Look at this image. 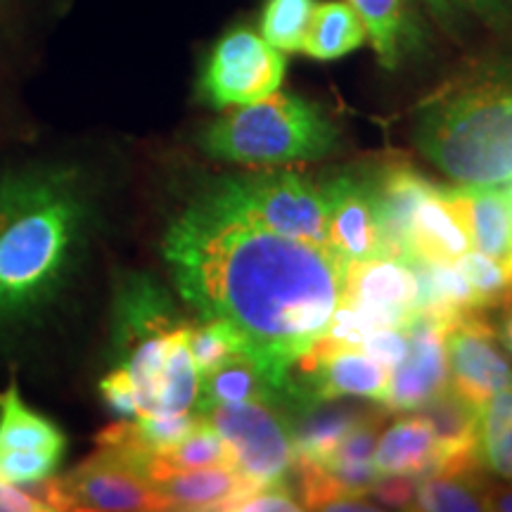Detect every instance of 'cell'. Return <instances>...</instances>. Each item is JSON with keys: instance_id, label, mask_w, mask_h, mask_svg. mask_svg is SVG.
<instances>
[{"instance_id": "cell-1", "label": "cell", "mask_w": 512, "mask_h": 512, "mask_svg": "<svg viewBox=\"0 0 512 512\" xmlns=\"http://www.w3.org/2000/svg\"><path fill=\"white\" fill-rule=\"evenodd\" d=\"M162 254L200 320H226L287 399L294 363L325 335L342 302L347 261L247 216L216 183L171 219Z\"/></svg>"}, {"instance_id": "cell-2", "label": "cell", "mask_w": 512, "mask_h": 512, "mask_svg": "<svg viewBox=\"0 0 512 512\" xmlns=\"http://www.w3.org/2000/svg\"><path fill=\"white\" fill-rule=\"evenodd\" d=\"M88 202L72 169L0 176V325L34 318L72 273Z\"/></svg>"}, {"instance_id": "cell-3", "label": "cell", "mask_w": 512, "mask_h": 512, "mask_svg": "<svg viewBox=\"0 0 512 512\" xmlns=\"http://www.w3.org/2000/svg\"><path fill=\"white\" fill-rule=\"evenodd\" d=\"M415 143L458 185H510L512 76L484 74L432 95L415 114Z\"/></svg>"}, {"instance_id": "cell-4", "label": "cell", "mask_w": 512, "mask_h": 512, "mask_svg": "<svg viewBox=\"0 0 512 512\" xmlns=\"http://www.w3.org/2000/svg\"><path fill=\"white\" fill-rule=\"evenodd\" d=\"M337 136V126L316 102L275 91L214 121L200 145L223 162L273 166L325 157Z\"/></svg>"}, {"instance_id": "cell-5", "label": "cell", "mask_w": 512, "mask_h": 512, "mask_svg": "<svg viewBox=\"0 0 512 512\" xmlns=\"http://www.w3.org/2000/svg\"><path fill=\"white\" fill-rule=\"evenodd\" d=\"M152 453L131 446L100 444L72 472L38 482L36 491L50 510H169L147 475Z\"/></svg>"}, {"instance_id": "cell-6", "label": "cell", "mask_w": 512, "mask_h": 512, "mask_svg": "<svg viewBox=\"0 0 512 512\" xmlns=\"http://www.w3.org/2000/svg\"><path fill=\"white\" fill-rule=\"evenodd\" d=\"M216 185L230 202L238 204L261 226L285 238L330 247L328 209L323 195L320 188L304 181L299 174L271 171V174L228 176L219 178Z\"/></svg>"}, {"instance_id": "cell-7", "label": "cell", "mask_w": 512, "mask_h": 512, "mask_svg": "<svg viewBox=\"0 0 512 512\" xmlns=\"http://www.w3.org/2000/svg\"><path fill=\"white\" fill-rule=\"evenodd\" d=\"M197 413L226 439L235 467L252 482H280L294 465L290 413L275 403H223L197 408Z\"/></svg>"}, {"instance_id": "cell-8", "label": "cell", "mask_w": 512, "mask_h": 512, "mask_svg": "<svg viewBox=\"0 0 512 512\" xmlns=\"http://www.w3.org/2000/svg\"><path fill=\"white\" fill-rule=\"evenodd\" d=\"M285 53L247 27L216 41L200 76V95L216 110L264 100L285 79Z\"/></svg>"}, {"instance_id": "cell-9", "label": "cell", "mask_w": 512, "mask_h": 512, "mask_svg": "<svg viewBox=\"0 0 512 512\" xmlns=\"http://www.w3.org/2000/svg\"><path fill=\"white\" fill-rule=\"evenodd\" d=\"M456 318L434 311H415L406 320L408 354L389 373L387 399L382 406L394 413H413L451 382L446 358V330Z\"/></svg>"}, {"instance_id": "cell-10", "label": "cell", "mask_w": 512, "mask_h": 512, "mask_svg": "<svg viewBox=\"0 0 512 512\" xmlns=\"http://www.w3.org/2000/svg\"><path fill=\"white\" fill-rule=\"evenodd\" d=\"M446 358L451 384L477 406L512 384V366L498 349V332L484 309H467L446 330Z\"/></svg>"}, {"instance_id": "cell-11", "label": "cell", "mask_w": 512, "mask_h": 512, "mask_svg": "<svg viewBox=\"0 0 512 512\" xmlns=\"http://www.w3.org/2000/svg\"><path fill=\"white\" fill-rule=\"evenodd\" d=\"M342 302L366 316L373 328H403L418 311V278L403 256H375L347 268Z\"/></svg>"}, {"instance_id": "cell-12", "label": "cell", "mask_w": 512, "mask_h": 512, "mask_svg": "<svg viewBox=\"0 0 512 512\" xmlns=\"http://www.w3.org/2000/svg\"><path fill=\"white\" fill-rule=\"evenodd\" d=\"M147 475L169 510H235L261 486L242 475L235 465L171 470L157 463L155 453L147 463Z\"/></svg>"}, {"instance_id": "cell-13", "label": "cell", "mask_w": 512, "mask_h": 512, "mask_svg": "<svg viewBox=\"0 0 512 512\" xmlns=\"http://www.w3.org/2000/svg\"><path fill=\"white\" fill-rule=\"evenodd\" d=\"M328 209L330 247L347 264L382 256L380 226L366 181L344 174L320 188Z\"/></svg>"}, {"instance_id": "cell-14", "label": "cell", "mask_w": 512, "mask_h": 512, "mask_svg": "<svg viewBox=\"0 0 512 512\" xmlns=\"http://www.w3.org/2000/svg\"><path fill=\"white\" fill-rule=\"evenodd\" d=\"M185 325L171 297L150 275L133 273L119 285L114 299V351L121 361L128 351L150 337Z\"/></svg>"}, {"instance_id": "cell-15", "label": "cell", "mask_w": 512, "mask_h": 512, "mask_svg": "<svg viewBox=\"0 0 512 512\" xmlns=\"http://www.w3.org/2000/svg\"><path fill=\"white\" fill-rule=\"evenodd\" d=\"M368 188L380 226L382 256H406L415 211L437 190V185L422 178L411 166L392 164L377 176L375 183H368Z\"/></svg>"}, {"instance_id": "cell-16", "label": "cell", "mask_w": 512, "mask_h": 512, "mask_svg": "<svg viewBox=\"0 0 512 512\" xmlns=\"http://www.w3.org/2000/svg\"><path fill=\"white\" fill-rule=\"evenodd\" d=\"M363 24L382 67L396 69L425 46V27L420 24L413 0H349Z\"/></svg>"}, {"instance_id": "cell-17", "label": "cell", "mask_w": 512, "mask_h": 512, "mask_svg": "<svg viewBox=\"0 0 512 512\" xmlns=\"http://www.w3.org/2000/svg\"><path fill=\"white\" fill-rule=\"evenodd\" d=\"M470 249V233L456 202L448 195V188L437 185V190L415 211L406 256H418L432 264H456Z\"/></svg>"}, {"instance_id": "cell-18", "label": "cell", "mask_w": 512, "mask_h": 512, "mask_svg": "<svg viewBox=\"0 0 512 512\" xmlns=\"http://www.w3.org/2000/svg\"><path fill=\"white\" fill-rule=\"evenodd\" d=\"M413 413L430 427L434 439H437L441 456H444L439 470L456 463V460L482 458L479 456L482 406H477V403H472L467 396L460 394L451 382Z\"/></svg>"}, {"instance_id": "cell-19", "label": "cell", "mask_w": 512, "mask_h": 512, "mask_svg": "<svg viewBox=\"0 0 512 512\" xmlns=\"http://www.w3.org/2000/svg\"><path fill=\"white\" fill-rule=\"evenodd\" d=\"M375 408L349 406V403H337V399L297 406V413L290 418L294 460L325 463L339 446V441L347 437L358 422L366 420Z\"/></svg>"}, {"instance_id": "cell-20", "label": "cell", "mask_w": 512, "mask_h": 512, "mask_svg": "<svg viewBox=\"0 0 512 512\" xmlns=\"http://www.w3.org/2000/svg\"><path fill=\"white\" fill-rule=\"evenodd\" d=\"M448 195L463 216L472 249L498 261L512 256V226L505 192L498 188L458 185L448 188Z\"/></svg>"}, {"instance_id": "cell-21", "label": "cell", "mask_w": 512, "mask_h": 512, "mask_svg": "<svg viewBox=\"0 0 512 512\" xmlns=\"http://www.w3.org/2000/svg\"><path fill=\"white\" fill-rule=\"evenodd\" d=\"M441 448L430 427L418 415L396 420L387 432L377 439L373 463L380 475L430 477L439 470Z\"/></svg>"}, {"instance_id": "cell-22", "label": "cell", "mask_w": 512, "mask_h": 512, "mask_svg": "<svg viewBox=\"0 0 512 512\" xmlns=\"http://www.w3.org/2000/svg\"><path fill=\"white\" fill-rule=\"evenodd\" d=\"M285 399L252 356H238L219 368L200 375V396L195 408L223 406V403H278Z\"/></svg>"}, {"instance_id": "cell-23", "label": "cell", "mask_w": 512, "mask_h": 512, "mask_svg": "<svg viewBox=\"0 0 512 512\" xmlns=\"http://www.w3.org/2000/svg\"><path fill=\"white\" fill-rule=\"evenodd\" d=\"M368 41L366 24L349 0H328L313 10L302 53L330 62L354 53Z\"/></svg>"}, {"instance_id": "cell-24", "label": "cell", "mask_w": 512, "mask_h": 512, "mask_svg": "<svg viewBox=\"0 0 512 512\" xmlns=\"http://www.w3.org/2000/svg\"><path fill=\"white\" fill-rule=\"evenodd\" d=\"M0 451H67L60 427L24 403L15 380L0 392Z\"/></svg>"}, {"instance_id": "cell-25", "label": "cell", "mask_w": 512, "mask_h": 512, "mask_svg": "<svg viewBox=\"0 0 512 512\" xmlns=\"http://www.w3.org/2000/svg\"><path fill=\"white\" fill-rule=\"evenodd\" d=\"M479 467L437 472V475L418 479L413 508L427 512L486 510V489H489V482H484L479 477Z\"/></svg>"}, {"instance_id": "cell-26", "label": "cell", "mask_w": 512, "mask_h": 512, "mask_svg": "<svg viewBox=\"0 0 512 512\" xmlns=\"http://www.w3.org/2000/svg\"><path fill=\"white\" fill-rule=\"evenodd\" d=\"M200 396V370L188 351V325L176 332L155 392V415L190 413Z\"/></svg>"}, {"instance_id": "cell-27", "label": "cell", "mask_w": 512, "mask_h": 512, "mask_svg": "<svg viewBox=\"0 0 512 512\" xmlns=\"http://www.w3.org/2000/svg\"><path fill=\"white\" fill-rule=\"evenodd\" d=\"M316 0H266L261 10V36L280 53H302Z\"/></svg>"}, {"instance_id": "cell-28", "label": "cell", "mask_w": 512, "mask_h": 512, "mask_svg": "<svg viewBox=\"0 0 512 512\" xmlns=\"http://www.w3.org/2000/svg\"><path fill=\"white\" fill-rule=\"evenodd\" d=\"M159 465L171 467V470H192V467H211V465H235L233 451L214 427L200 415V422L188 437L178 441L176 446L155 453Z\"/></svg>"}, {"instance_id": "cell-29", "label": "cell", "mask_w": 512, "mask_h": 512, "mask_svg": "<svg viewBox=\"0 0 512 512\" xmlns=\"http://www.w3.org/2000/svg\"><path fill=\"white\" fill-rule=\"evenodd\" d=\"M188 351L202 375L230 358L247 356V344L226 320H202L200 325H188Z\"/></svg>"}, {"instance_id": "cell-30", "label": "cell", "mask_w": 512, "mask_h": 512, "mask_svg": "<svg viewBox=\"0 0 512 512\" xmlns=\"http://www.w3.org/2000/svg\"><path fill=\"white\" fill-rule=\"evenodd\" d=\"M458 271L465 275L467 283L472 285V290L477 294V302L482 309L489 306H501L505 292H508L510 275L503 261L491 259L477 249H470L456 261Z\"/></svg>"}, {"instance_id": "cell-31", "label": "cell", "mask_w": 512, "mask_h": 512, "mask_svg": "<svg viewBox=\"0 0 512 512\" xmlns=\"http://www.w3.org/2000/svg\"><path fill=\"white\" fill-rule=\"evenodd\" d=\"M60 451H0V479L17 486L46 482L57 472Z\"/></svg>"}, {"instance_id": "cell-32", "label": "cell", "mask_w": 512, "mask_h": 512, "mask_svg": "<svg viewBox=\"0 0 512 512\" xmlns=\"http://www.w3.org/2000/svg\"><path fill=\"white\" fill-rule=\"evenodd\" d=\"M387 418V411L380 406L368 415L366 420L358 422L347 437L339 441V446L332 451V456L320 465H358V463H373L375 446L380 439V430Z\"/></svg>"}, {"instance_id": "cell-33", "label": "cell", "mask_w": 512, "mask_h": 512, "mask_svg": "<svg viewBox=\"0 0 512 512\" xmlns=\"http://www.w3.org/2000/svg\"><path fill=\"white\" fill-rule=\"evenodd\" d=\"M361 349L392 373L403 361V356L408 354V332L403 328H394V325H389V328H375L363 339Z\"/></svg>"}, {"instance_id": "cell-34", "label": "cell", "mask_w": 512, "mask_h": 512, "mask_svg": "<svg viewBox=\"0 0 512 512\" xmlns=\"http://www.w3.org/2000/svg\"><path fill=\"white\" fill-rule=\"evenodd\" d=\"M297 510H304V508L299 505L297 496L287 489L285 479L259 486V489L252 491V494H249L242 503H238V508H235V512H297Z\"/></svg>"}, {"instance_id": "cell-35", "label": "cell", "mask_w": 512, "mask_h": 512, "mask_svg": "<svg viewBox=\"0 0 512 512\" xmlns=\"http://www.w3.org/2000/svg\"><path fill=\"white\" fill-rule=\"evenodd\" d=\"M100 392H102V399L107 401V406L114 408L117 413L131 415V418H136L138 415L136 387H133L131 377L126 375L124 368L117 366L110 375L102 377Z\"/></svg>"}, {"instance_id": "cell-36", "label": "cell", "mask_w": 512, "mask_h": 512, "mask_svg": "<svg viewBox=\"0 0 512 512\" xmlns=\"http://www.w3.org/2000/svg\"><path fill=\"white\" fill-rule=\"evenodd\" d=\"M479 456L489 470L512 482V425L496 432L494 437L479 441Z\"/></svg>"}, {"instance_id": "cell-37", "label": "cell", "mask_w": 512, "mask_h": 512, "mask_svg": "<svg viewBox=\"0 0 512 512\" xmlns=\"http://www.w3.org/2000/svg\"><path fill=\"white\" fill-rule=\"evenodd\" d=\"M415 486H418L415 477L382 475L373 486V491H370V496H375L377 501L389 505V508H413Z\"/></svg>"}, {"instance_id": "cell-38", "label": "cell", "mask_w": 512, "mask_h": 512, "mask_svg": "<svg viewBox=\"0 0 512 512\" xmlns=\"http://www.w3.org/2000/svg\"><path fill=\"white\" fill-rule=\"evenodd\" d=\"M0 512H53L34 486H17L0 479Z\"/></svg>"}, {"instance_id": "cell-39", "label": "cell", "mask_w": 512, "mask_h": 512, "mask_svg": "<svg viewBox=\"0 0 512 512\" xmlns=\"http://www.w3.org/2000/svg\"><path fill=\"white\" fill-rule=\"evenodd\" d=\"M427 12L437 19L439 27H444L448 34H456L460 24L465 22L470 3L467 0H422Z\"/></svg>"}, {"instance_id": "cell-40", "label": "cell", "mask_w": 512, "mask_h": 512, "mask_svg": "<svg viewBox=\"0 0 512 512\" xmlns=\"http://www.w3.org/2000/svg\"><path fill=\"white\" fill-rule=\"evenodd\" d=\"M470 10H475L486 22H503L512 12V0H467Z\"/></svg>"}, {"instance_id": "cell-41", "label": "cell", "mask_w": 512, "mask_h": 512, "mask_svg": "<svg viewBox=\"0 0 512 512\" xmlns=\"http://www.w3.org/2000/svg\"><path fill=\"white\" fill-rule=\"evenodd\" d=\"M486 510L512 512V486L489 484V489H486Z\"/></svg>"}, {"instance_id": "cell-42", "label": "cell", "mask_w": 512, "mask_h": 512, "mask_svg": "<svg viewBox=\"0 0 512 512\" xmlns=\"http://www.w3.org/2000/svg\"><path fill=\"white\" fill-rule=\"evenodd\" d=\"M501 339L503 344L512 351V306H505V318L501 325Z\"/></svg>"}, {"instance_id": "cell-43", "label": "cell", "mask_w": 512, "mask_h": 512, "mask_svg": "<svg viewBox=\"0 0 512 512\" xmlns=\"http://www.w3.org/2000/svg\"><path fill=\"white\" fill-rule=\"evenodd\" d=\"M505 202H508V211H510V226H512V183H510V188L505 190Z\"/></svg>"}]
</instances>
